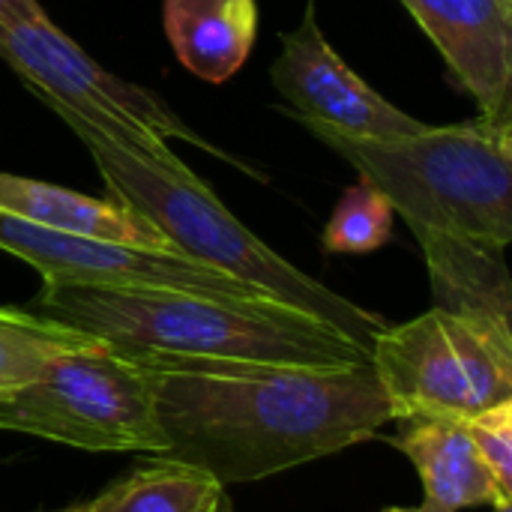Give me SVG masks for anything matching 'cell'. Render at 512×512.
Here are the masks:
<instances>
[{
  "label": "cell",
  "instance_id": "cell-1",
  "mask_svg": "<svg viewBox=\"0 0 512 512\" xmlns=\"http://www.w3.org/2000/svg\"><path fill=\"white\" fill-rule=\"evenodd\" d=\"M153 372L165 459L255 483L342 453L393 423L369 363L285 366L180 357H129Z\"/></svg>",
  "mask_w": 512,
  "mask_h": 512
},
{
  "label": "cell",
  "instance_id": "cell-2",
  "mask_svg": "<svg viewBox=\"0 0 512 512\" xmlns=\"http://www.w3.org/2000/svg\"><path fill=\"white\" fill-rule=\"evenodd\" d=\"M123 357L360 366L369 351L333 324L270 297H210L132 285H45L27 306Z\"/></svg>",
  "mask_w": 512,
  "mask_h": 512
},
{
  "label": "cell",
  "instance_id": "cell-3",
  "mask_svg": "<svg viewBox=\"0 0 512 512\" xmlns=\"http://www.w3.org/2000/svg\"><path fill=\"white\" fill-rule=\"evenodd\" d=\"M36 99L78 135L84 150L93 156L111 198L144 216L180 255L333 324L366 351L372 348V339L381 333L384 321L273 252L213 195V189L195 171H174L156 159L117 147L57 99Z\"/></svg>",
  "mask_w": 512,
  "mask_h": 512
},
{
  "label": "cell",
  "instance_id": "cell-4",
  "mask_svg": "<svg viewBox=\"0 0 512 512\" xmlns=\"http://www.w3.org/2000/svg\"><path fill=\"white\" fill-rule=\"evenodd\" d=\"M303 126L372 183L411 231H447L507 252L512 240V117L423 126L414 135L348 138Z\"/></svg>",
  "mask_w": 512,
  "mask_h": 512
},
{
  "label": "cell",
  "instance_id": "cell-5",
  "mask_svg": "<svg viewBox=\"0 0 512 512\" xmlns=\"http://www.w3.org/2000/svg\"><path fill=\"white\" fill-rule=\"evenodd\" d=\"M0 432H21L90 453H165L153 372L96 345L0 387Z\"/></svg>",
  "mask_w": 512,
  "mask_h": 512
},
{
  "label": "cell",
  "instance_id": "cell-6",
  "mask_svg": "<svg viewBox=\"0 0 512 512\" xmlns=\"http://www.w3.org/2000/svg\"><path fill=\"white\" fill-rule=\"evenodd\" d=\"M369 366L396 420H471L512 399V327L429 309L384 324Z\"/></svg>",
  "mask_w": 512,
  "mask_h": 512
},
{
  "label": "cell",
  "instance_id": "cell-7",
  "mask_svg": "<svg viewBox=\"0 0 512 512\" xmlns=\"http://www.w3.org/2000/svg\"><path fill=\"white\" fill-rule=\"evenodd\" d=\"M0 57L15 69L24 87L36 96H51L69 111H99L111 120L135 129L153 132L165 141H186L192 147L207 150L216 159L237 165L258 180L264 174L252 171L246 162L234 159L228 150L207 144L192 126H186L156 93L117 78L102 69L81 45H75L51 18L24 21V24H0Z\"/></svg>",
  "mask_w": 512,
  "mask_h": 512
},
{
  "label": "cell",
  "instance_id": "cell-8",
  "mask_svg": "<svg viewBox=\"0 0 512 512\" xmlns=\"http://www.w3.org/2000/svg\"><path fill=\"white\" fill-rule=\"evenodd\" d=\"M0 249L30 264L45 285H132L210 297H267L192 258L45 228L6 210H0Z\"/></svg>",
  "mask_w": 512,
  "mask_h": 512
},
{
  "label": "cell",
  "instance_id": "cell-9",
  "mask_svg": "<svg viewBox=\"0 0 512 512\" xmlns=\"http://www.w3.org/2000/svg\"><path fill=\"white\" fill-rule=\"evenodd\" d=\"M270 78L300 123H321L348 138L390 141L426 126L387 102L333 51L315 24L312 6L303 24L282 36V54L270 66Z\"/></svg>",
  "mask_w": 512,
  "mask_h": 512
},
{
  "label": "cell",
  "instance_id": "cell-10",
  "mask_svg": "<svg viewBox=\"0 0 512 512\" xmlns=\"http://www.w3.org/2000/svg\"><path fill=\"white\" fill-rule=\"evenodd\" d=\"M480 114L512 117V0H402Z\"/></svg>",
  "mask_w": 512,
  "mask_h": 512
},
{
  "label": "cell",
  "instance_id": "cell-11",
  "mask_svg": "<svg viewBox=\"0 0 512 512\" xmlns=\"http://www.w3.org/2000/svg\"><path fill=\"white\" fill-rule=\"evenodd\" d=\"M405 429L396 438V447L411 459L423 480V510L459 512L468 507H510L489 471L483 468L468 420L450 417H417L402 420Z\"/></svg>",
  "mask_w": 512,
  "mask_h": 512
},
{
  "label": "cell",
  "instance_id": "cell-12",
  "mask_svg": "<svg viewBox=\"0 0 512 512\" xmlns=\"http://www.w3.org/2000/svg\"><path fill=\"white\" fill-rule=\"evenodd\" d=\"M0 210L45 228L108 240L120 246H135V249H150V252L180 255L144 216L117 204L114 198L105 201V198L81 195L45 180L0 171Z\"/></svg>",
  "mask_w": 512,
  "mask_h": 512
},
{
  "label": "cell",
  "instance_id": "cell-13",
  "mask_svg": "<svg viewBox=\"0 0 512 512\" xmlns=\"http://www.w3.org/2000/svg\"><path fill=\"white\" fill-rule=\"evenodd\" d=\"M414 237L429 264L435 309L512 327V282L501 249L429 228Z\"/></svg>",
  "mask_w": 512,
  "mask_h": 512
},
{
  "label": "cell",
  "instance_id": "cell-14",
  "mask_svg": "<svg viewBox=\"0 0 512 512\" xmlns=\"http://www.w3.org/2000/svg\"><path fill=\"white\" fill-rule=\"evenodd\" d=\"M162 21L177 60L210 84L234 78L258 36L255 0H165Z\"/></svg>",
  "mask_w": 512,
  "mask_h": 512
},
{
  "label": "cell",
  "instance_id": "cell-15",
  "mask_svg": "<svg viewBox=\"0 0 512 512\" xmlns=\"http://www.w3.org/2000/svg\"><path fill=\"white\" fill-rule=\"evenodd\" d=\"M84 512H231V501L213 474L156 456L87 501Z\"/></svg>",
  "mask_w": 512,
  "mask_h": 512
},
{
  "label": "cell",
  "instance_id": "cell-16",
  "mask_svg": "<svg viewBox=\"0 0 512 512\" xmlns=\"http://www.w3.org/2000/svg\"><path fill=\"white\" fill-rule=\"evenodd\" d=\"M102 345L60 321L18 306H0V387L36 378L48 363Z\"/></svg>",
  "mask_w": 512,
  "mask_h": 512
},
{
  "label": "cell",
  "instance_id": "cell-17",
  "mask_svg": "<svg viewBox=\"0 0 512 512\" xmlns=\"http://www.w3.org/2000/svg\"><path fill=\"white\" fill-rule=\"evenodd\" d=\"M396 210L393 204L366 180L345 189L339 198L324 234L321 246L330 255H366L387 246L393 234Z\"/></svg>",
  "mask_w": 512,
  "mask_h": 512
},
{
  "label": "cell",
  "instance_id": "cell-18",
  "mask_svg": "<svg viewBox=\"0 0 512 512\" xmlns=\"http://www.w3.org/2000/svg\"><path fill=\"white\" fill-rule=\"evenodd\" d=\"M468 432L492 483L512 501V399L471 417Z\"/></svg>",
  "mask_w": 512,
  "mask_h": 512
},
{
  "label": "cell",
  "instance_id": "cell-19",
  "mask_svg": "<svg viewBox=\"0 0 512 512\" xmlns=\"http://www.w3.org/2000/svg\"><path fill=\"white\" fill-rule=\"evenodd\" d=\"M48 18L39 0H0V24H24Z\"/></svg>",
  "mask_w": 512,
  "mask_h": 512
},
{
  "label": "cell",
  "instance_id": "cell-20",
  "mask_svg": "<svg viewBox=\"0 0 512 512\" xmlns=\"http://www.w3.org/2000/svg\"><path fill=\"white\" fill-rule=\"evenodd\" d=\"M381 512H426L423 507H387V510Z\"/></svg>",
  "mask_w": 512,
  "mask_h": 512
},
{
  "label": "cell",
  "instance_id": "cell-21",
  "mask_svg": "<svg viewBox=\"0 0 512 512\" xmlns=\"http://www.w3.org/2000/svg\"><path fill=\"white\" fill-rule=\"evenodd\" d=\"M54 512H84V504H75V507H66V510H54Z\"/></svg>",
  "mask_w": 512,
  "mask_h": 512
},
{
  "label": "cell",
  "instance_id": "cell-22",
  "mask_svg": "<svg viewBox=\"0 0 512 512\" xmlns=\"http://www.w3.org/2000/svg\"><path fill=\"white\" fill-rule=\"evenodd\" d=\"M492 512H512V504H510V507H495Z\"/></svg>",
  "mask_w": 512,
  "mask_h": 512
}]
</instances>
